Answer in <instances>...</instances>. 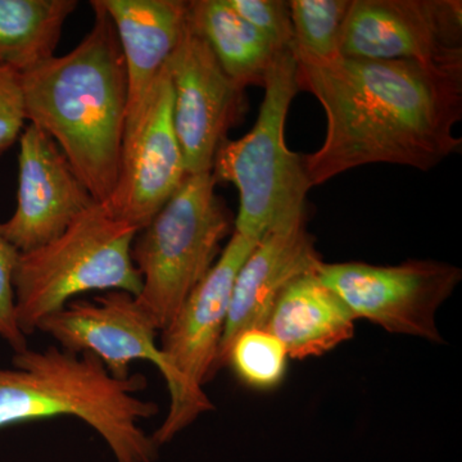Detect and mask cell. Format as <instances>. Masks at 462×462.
Wrapping results in <instances>:
<instances>
[{
    "label": "cell",
    "mask_w": 462,
    "mask_h": 462,
    "mask_svg": "<svg viewBox=\"0 0 462 462\" xmlns=\"http://www.w3.org/2000/svg\"><path fill=\"white\" fill-rule=\"evenodd\" d=\"M139 229L94 203L56 239L20 254L14 270L18 328L26 337L41 322L89 291H123L138 297L142 276L132 249Z\"/></svg>",
    "instance_id": "5"
},
{
    "label": "cell",
    "mask_w": 462,
    "mask_h": 462,
    "mask_svg": "<svg viewBox=\"0 0 462 462\" xmlns=\"http://www.w3.org/2000/svg\"><path fill=\"white\" fill-rule=\"evenodd\" d=\"M231 7L266 36L276 50L291 51L293 26L288 2L282 0H227Z\"/></svg>",
    "instance_id": "21"
},
{
    "label": "cell",
    "mask_w": 462,
    "mask_h": 462,
    "mask_svg": "<svg viewBox=\"0 0 462 462\" xmlns=\"http://www.w3.org/2000/svg\"><path fill=\"white\" fill-rule=\"evenodd\" d=\"M188 21L205 39L231 80L245 89L249 85L263 87L270 67L282 51L227 0H191Z\"/></svg>",
    "instance_id": "17"
},
{
    "label": "cell",
    "mask_w": 462,
    "mask_h": 462,
    "mask_svg": "<svg viewBox=\"0 0 462 462\" xmlns=\"http://www.w3.org/2000/svg\"><path fill=\"white\" fill-rule=\"evenodd\" d=\"M166 69L173 127L187 173L211 172L216 152L245 115V88L231 80L189 21Z\"/></svg>",
    "instance_id": "11"
},
{
    "label": "cell",
    "mask_w": 462,
    "mask_h": 462,
    "mask_svg": "<svg viewBox=\"0 0 462 462\" xmlns=\"http://www.w3.org/2000/svg\"><path fill=\"white\" fill-rule=\"evenodd\" d=\"M215 187L211 172L188 175L134 240L143 282L136 300L160 331L211 272L231 233V216Z\"/></svg>",
    "instance_id": "6"
},
{
    "label": "cell",
    "mask_w": 462,
    "mask_h": 462,
    "mask_svg": "<svg viewBox=\"0 0 462 462\" xmlns=\"http://www.w3.org/2000/svg\"><path fill=\"white\" fill-rule=\"evenodd\" d=\"M356 319L316 273L291 282L276 300L264 329L294 360L320 357L354 338Z\"/></svg>",
    "instance_id": "16"
},
{
    "label": "cell",
    "mask_w": 462,
    "mask_h": 462,
    "mask_svg": "<svg viewBox=\"0 0 462 462\" xmlns=\"http://www.w3.org/2000/svg\"><path fill=\"white\" fill-rule=\"evenodd\" d=\"M296 63L298 90L315 96L327 115L324 143L302 156L311 187L372 163L430 171L461 151L454 127L462 65L342 56Z\"/></svg>",
    "instance_id": "1"
},
{
    "label": "cell",
    "mask_w": 462,
    "mask_h": 462,
    "mask_svg": "<svg viewBox=\"0 0 462 462\" xmlns=\"http://www.w3.org/2000/svg\"><path fill=\"white\" fill-rule=\"evenodd\" d=\"M75 0H0V69L25 74L54 56Z\"/></svg>",
    "instance_id": "18"
},
{
    "label": "cell",
    "mask_w": 462,
    "mask_h": 462,
    "mask_svg": "<svg viewBox=\"0 0 462 462\" xmlns=\"http://www.w3.org/2000/svg\"><path fill=\"white\" fill-rule=\"evenodd\" d=\"M460 0H351L340 56L462 65Z\"/></svg>",
    "instance_id": "9"
},
{
    "label": "cell",
    "mask_w": 462,
    "mask_h": 462,
    "mask_svg": "<svg viewBox=\"0 0 462 462\" xmlns=\"http://www.w3.org/2000/svg\"><path fill=\"white\" fill-rule=\"evenodd\" d=\"M20 254L5 238L0 223V338L14 348V354L29 348L27 337L18 328L14 305V276Z\"/></svg>",
    "instance_id": "22"
},
{
    "label": "cell",
    "mask_w": 462,
    "mask_h": 462,
    "mask_svg": "<svg viewBox=\"0 0 462 462\" xmlns=\"http://www.w3.org/2000/svg\"><path fill=\"white\" fill-rule=\"evenodd\" d=\"M26 121L21 75L0 69V157L20 139Z\"/></svg>",
    "instance_id": "23"
},
{
    "label": "cell",
    "mask_w": 462,
    "mask_h": 462,
    "mask_svg": "<svg viewBox=\"0 0 462 462\" xmlns=\"http://www.w3.org/2000/svg\"><path fill=\"white\" fill-rule=\"evenodd\" d=\"M291 51L297 60L327 62L340 56V41L351 0H291Z\"/></svg>",
    "instance_id": "19"
},
{
    "label": "cell",
    "mask_w": 462,
    "mask_h": 462,
    "mask_svg": "<svg viewBox=\"0 0 462 462\" xmlns=\"http://www.w3.org/2000/svg\"><path fill=\"white\" fill-rule=\"evenodd\" d=\"M257 243L233 231L211 272L161 330L158 345L171 372L172 385L169 412L152 434L160 447L214 409L203 385L218 372L234 282Z\"/></svg>",
    "instance_id": "7"
},
{
    "label": "cell",
    "mask_w": 462,
    "mask_h": 462,
    "mask_svg": "<svg viewBox=\"0 0 462 462\" xmlns=\"http://www.w3.org/2000/svg\"><path fill=\"white\" fill-rule=\"evenodd\" d=\"M0 367V430L23 422L69 416L89 425L107 443L116 462H154L160 446L142 430L160 407L143 400V374L116 379L89 352L51 346L14 354Z\"/></svg>",
    "instance_id": "3"
},
{
    "label": "cell",
    "mask_w": 462,
    "mask_h": 462,
    "mask_svg": "<svg viewBox=\"0 0 462 462\" xmlns=\"http://www.w3.org/2000/svg\"><path fill=\"white\" fill-rule=\"evenodd\" d=\"M93 26L65 54L21 74L27 121L50 135L96 202L114 193L127 116L126 65L98 0Z\"/></svg>",
    "instance_id": "2"
},
{
    "label": "cell",
    "mask_w": 462,
    "mask_h": 462,
    "mask_svg": "<svg viewBox=\"0 0 462 462\" xmlns=\"http://www.w3.org/2000/svg\"><path fill=\"white\" fill-rule=\"evenodd\" d=\"M114 23L126 65V121L138 112L180 42L189 2L98 0Z\"/></svg>",
    "instance_id": "15"
},
{
    "label": "cell",
    "mask_w": 462,
    "mask_h": 462,
    "mask_svg": "<svg viewBox=\"0 0 462 462\" xmlns=\"http://www.w3.org/2000/svg\"><path fill=\"white\" fill-rule=\"evenodd\" d=\"M38 330L62 348L96 356L116 379L129 378L134 361H148L171 388V372L157 343L160 330L133 294L109 291L91 300H71L44 319Z\"/></svg>",
    "instance_id": "12"
},
{
    "label": "cell",
    "mask_w": 462,
    "mask_h": 462,
    "mask_svg": "<svg viewBox=\"0 0 462 462\" xmlns=\"http://www.w3.org/2000/svg\"><path fill=\"white\" fill-rule=\"evenodd\" d=\"M321 263L306 223L270 231L258 240L234 282L218 364L231 340L242 331L264 328L288 285L316 273Z\"/></svg>",
    "instance_id": "14"
},
{
    "label": "cell",
    "mask_w": 462,
    "mask_h": 462,
    "mask_svg": "<svg viewBox=\"0 0 462 462\" xmlns=\"http://www.w3.org/2000/svg\"><path fill=\"white\" fill-rule=\"evenodd\" d=\"M264 96L254 129L238 141L226 139L216 152L212 176L239 194L234 231L260 240L270 231L306 223L311 189L302 156L285 142L289 107L298 93L291 51L276 56L263 83Z\"/></svg>",
    "instance_id": "4"
},
{
    "label": "cell",
    "mask_w": 462,
    "mask_h": 462,
    "mask_svg": "<svg viewBox=\"0 0 462 462\" xmlns=\"http://www.w3.org/2000/svg\"><path fill=\"white\" fill-rule=\"evenodd\" d=\"M287 349L264 328L242 331L231 340L218 369L229 366L252 389L272 391L282 384L288 367Z\"/></svg>",
    "instance_id": "20"
},
{
    "label": "cell",
    "mask_w": 462,
    "mask_h": 462,
    "mask_svg": "<svg viewBox=\"0 0 462 462\" xmlns=\"http://www.w3.org/2000/svg\"><path fill=\"white\" fill-rule=\"evenodd\" d=\"M18 142L17 207L2 230L25 254L60 236L96 199L53 139L38 126L27 125Z\"/></svg>",
    "instance_id": "13"
},
{
    "label": "cell",
    "mask_w": 462,
    "mask_h": 462,
    "mask_svg": "<svg viewBox=\"0 0 462 462\" xmlns=\"http://www.w3.org/2000/svg\"><path fill=\"white\" fill-rule=\"evenodd\" d=\"M316 275L345 302L356 320L388 333L442 342L437 312L462 279L461 269L430 260L396 266L365 263L319 264Z\"/></svg>",
    "instance_id": "8"
},
{
    "label": "cell",
    "mask_w": 462,
    "mask_h": 462,
    "mask_svg": "<svg viewBox=\"0 0 462 462\" xmlns=\"http://www.w3.org/2000/svg\"><path fill=\"white\" fill-rule=\"evenodd\" d=\"M172 100L165 67L125 125L117 181L105 205L139 230L153 220L188 176L173 127Z\"/></svg>",
    "instance_id": "10"
}]
</instances>
